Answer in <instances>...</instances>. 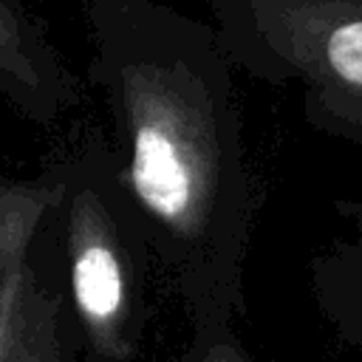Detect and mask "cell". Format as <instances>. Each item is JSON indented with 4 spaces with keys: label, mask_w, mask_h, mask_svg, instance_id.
<instances>
[{
    "label": "cell",
    "mask_w": 362,
    "mask_h": 362,
    "mask_svg": "<svg viewBox=\"0 0 362 362\" xmlns=\"http://www.w3.org/2000/svg\"><path fill=\"white\" fill-rule=\"evenodd\" d=\"M88 85L113 178L189 328L238 322L257 215L235 65L209 20L161 0H85Z\"/></svg>",
    "instance_id": "cell-1"
},
{
    "label": "cell",
    "mask_w": 362,
    "mask_h": 362,
    "mask_svg": "<svg viewBox=\"0 0 362 362\" xmlns=\"http://www.w3.org/2000/svg\"><path fill=\"white\" fill-rule=\"evenodd\" d=\"M59 277L85 362H133L150 320V246L110 167L105 136L62 161Z\"/></svg>",
    "instance_id": "cell-2"
},
{
    "label": "cell",
    "mask_w": 362,
    "mask_h": 362,
    "mask_svg": "<svg viewBox=\"0 0 362 362\" xmlns=\"http://www.w3.org/2000/svg\"><path fill=\"white\" fill-rule=\"evenodd\" d=\"M59 184L0 175V362H85L57 240Z\"/></svg>",
    "instance_id": "cell-3"
},
{
    "label": "cell",
    "mask_w": 362,
    "mask_h": 362,
    "mask_svg": "<svg viewBox=\"0 0 362 362\" xmlns=\"http://www.w3.org/2000/svg\"><path fill=\"white\" fill-rule=\"evenodd\" d=\"M0 96L37 127H54L82 102V82L25 0H0Z\"/></svg>",
    "instance_id": "cell-4"
},
{
    "label": "cell",
    "mask_w": 362,
    "mask_h": 362,
    "mask_svg": "<svg viewBox=\"0 0 362 362\" xmlns=\"http://www.w3.org/2000/svg\"><path fill=\"white\" fill-rule=\"evenodd\" d=\"M173 362H255L238 322H212L189 328V339Z\"/></svg>",
    "instance_id": "cell-5"
}]
</instances>
